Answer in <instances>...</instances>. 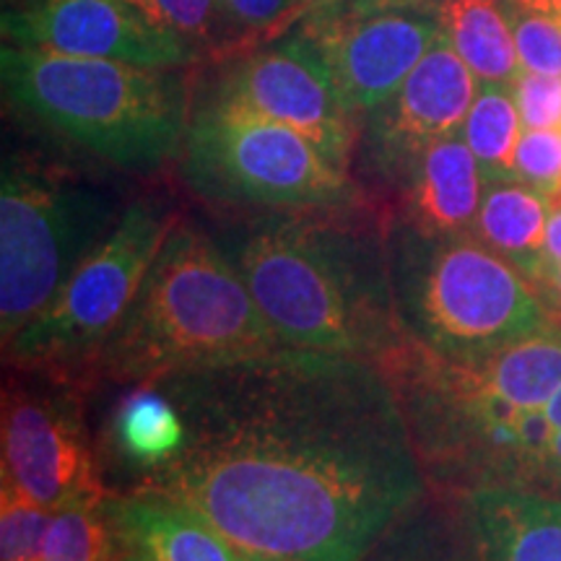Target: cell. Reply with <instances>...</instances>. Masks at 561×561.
Listing matches in <instances>:
<instances>
[{
  "mask_svg": "<svg viewBox=\"0 0 561 561\" xmlns=\"http://www.w3.org/2000/svg\"><path fill=\"white\" fill-rule=\"evenodd\" d=\"M185 442L138 476L257 559L359 561L424 500L426 473L380 364L280 346L153 385Z\"/></svg>",
  "mask_w": 561,
  "mask_h": 561,
  "instance_id": "obj_1",
  "label": "cell"
},
{
  "mask_svg": "<svg viewBox=\"0 0 561 561\" xmlns=\"http://www.w3.org/2000/svg\"><path fill=\"white\" fill-rule=\"evenodd\" d=\"M280 346L382 364L405 348L388 231L362 206L265 210L216 237Z\"/></svg>",
  "mask_w": 561,
  "mask_h": 561,
  "instance_id": "obj_2",
  "label": "cell"
},
{
  "mask_svg": "<svg viewBox=\"0 0 561 561\" xmlns=\"http://www.w3.org/2000/svg\"><path fill=\"white\" fill-rule=\"evenodd\" d=\"M276 348L278 335L219 240L174 221L136 299L96 356L94 380L146 388Z\"/></svg>",
  "mask_w": 561,
  "mask_h": 561,
  "instance_id": "obj_3",
  "label": "cell"
},
{
  "mask_svg": "<svg viewBox=\"0 0 561 561\" xmlns=\"http://www.w3.org/2000/svg\"><path fill=\"white\" fill-rule=\"evenodd\" d=\"M0 76L13 107L112 167L159 170L185 146L193 110L180 70L3 45Z\"/></svg>",
  "mask_w": 561,
  "mask_h": 561,
  "instance_id": "obj_4",
  "label": "cell"
},
{
  "mask_svg": "<svg viewBox=\"0 0 561 561\" xmlns=\"http://www.w3.org/2000/svg\"><path fill=\"white\" fill-rule=\"evenodd\" d=\"M398 325L413 346L471 364L551 325L533 280L466 234H424L396 221L388 231Z\"/></svg>",
  "mask_w": 561,
  "mask_h": 561,
  "instance_id": "obj_5",
  "label": "cell"
},
{
  "mask_svg": "<svg viewBox=\"0 0 561 561\" xmlns=\"http://www.w3.org/2000/svg\"><path fill=\"white\" fill-rule=\"evenodd\" d=\"M182 174L203 198L265 210L362 206V191L312 140L214 91L193 110Z\"/></svg>",
  "mask_w": 561,
  "mask_h": 561,
  "instance_id": "obj_6",
  "label": "cell"
},
{
  "mask_svg": "<svg viewBox=\"0 0 561 561\" xmlns=\"http://www.w3.org/2000/svg\"><path fill=\"white\" fill-rule=\"evenodd\" d=\"M174 221L164 201L128 203L50 305L5 343V359L19 371L79 385L94 380L96 356L136 299Z\"/></svg>",
  "mask_w": 561,
  "mask_h": 561,
  "instance_id": "obj_7",
  "label": "cell"
},
{
  "mask_svg": "<svg viewBox=\"0 0 561 561\" xmlns=\"http://www.w3.org/2000/svg\"><path fill=\"white\" fill-rule=\"evenodd\" d=\"M117 219L83 182L19 153L0 180V333L9 343L50 305Z\"/></svg>",
  "mask_w": 561,
  "mask_h": 561,
  "instance_id": "obj_8",
  "label": "cell"
},
{
  "mask_svg": "<svg viewBox=\"0 0 561 561\" xmlns=\"http://www.w3.org/2000/svg\"><path fill=\"white\" fill-rule=\"evenodd\" d=\"M442 0H318L297 30L318 47L343 100L367 117L432 50Z\"/></svg>",
  "mask_w": 561,
  "mask_h": 561,
  "instance_id": "obj_9",
  "label": "cell"
},
{
  "mask_svg": "<svg viewBox=\"0 0 561 561\" xmlns=\"http://www.w3.org/2000/svg\"><path fill=\"white\" fill-rule=\"evenodd\" d=\"M3 392V479L45 510L107 494L96 476L79 382L24 371Z\"/></svg>",
  "mask_w": 561,
  "mask_h": 561,
  "instance_id": "obj_10",
  "label": "cell"
},
{
  "mask_svg": "<svg viewBox=\"0 0 561 561\" xmlns=\"http://www.w3.org/2000/svg\"><path fill=\"white\" fill-rule=\"evenodd\" d=\"M216 91L312 140L341 170L362 136V117L343 100L331 68L297 26L231 62Z\"/></svg>",
  "mask_w": 561,
  "mask_h": 561,
  "instance_id": "obj_11",
  "label": "cell"
},
{
  "mask_svg": "<svg viewBox=\"0 0 561 561\" xmlns=\"http://www.w3.org/2000/svg\"><path fill=\"white\" fill-rule=\"evenodd\" d=\"M479 83L442 32L409 79L362 121L371 172L403 187L421 153L462 130Z\"/></svg>",
  "mask_w": 561,
  "mask_h": 561,
  "instance_id": "obj_12",
  "label": "cell"
},
{
  "mask_svg": "<svg viewBox=\"0 0 561 561\" xmlns=\"http://www.w3.org/2000/svg\"><path fill=\"white\" fill-rule=\"evenodd\" d=\"M5 45L180 70L201 58L128 0H19L3 11Z\"/></svg>",
  "mask_w": 561,
  "mask_h": 561,
  "instance_id": "obj_13",
  "label": "cell"
},
{
  "mask_svg": "<svg viewBox=\"0 0 561 561\" xmlns=\"http://www.w3.org/2000/svg\"><path fill=\"white\" fill-rule=\"evenodd\" d=\"M104 512L115 543L112 561H261L161 491H107Z\"/></svg>",
  "mask_w": 561,
  "mask_h": 561,
  "instance_id": "obj_14",
  "label": "cell"
},
{
  "mask_svg": "<svg viewBox=\"0 0 561 561\" xmlns=\"http://www.w3.org/2000/svg\"><path fill=\"white\" fill-rule=\"evenodd\" d=\"M462 525L479 561H561V496L473 489L462 500Z\"/></svg>",
  "mask_w": 561,
  "mask_h": 561,
  "instance_id": "obj_15",
  "label": "cell"
},
{
  "mask_svg": "<svg viewBox=\"0 0 561 561\" xmlns=\"http://www.w3.org/2000/svg\"><path fill=\"white\" fill-rule=\"evenodd\" d=\"M483 180L462 133L430 146L403 182L401 221L424 234H466L479 216Z\"/></svg>",
  "mask_w": 561,
  "mask_h": 561,
  "instance_id": "obj_16",
  "label": "cell"
},
{
  "mask_svg": "<svg viewBox=\"0 0 561 561\" xmlns=\"http://www.w3.org/2000/svg\"><path fill=\"white\" fill-rule=\"evenodd\" d=\"M460 367L468 380L504 403L515 409H543L561 388V325L551 322L481 362Z\"/></svg>",
  "mask_w": 561,
  "mask_h": 561,
  "instance_id": "obj_17",
  "label": "cell"
},
{
  "mask_svg": "<svg viewBox=\"0 0 561 561\" xmlns=\"http://www.w3.org/2000/svg\"><path fill=\"white\" fill-rule=\"evenodd\" d=\"M549 210L551 203L520 180L486 182L473 231L533 280L543 268Z\"/></svg>",
  "mask_w": 561,
  "mask_h": 561,
  "instance_id": "obj_18",
  "label": "cell"
},
{
  "mask_svg": "<svg viewBox=\"0 0 561 561\" xmlns=\"http://www.w3.org/2000/svg\"><path fill=\"white\" fill-rule=\"evenodd\" d=\"M442 32L481 83H512L523 73L500 0H442Z\"/></svg>",
  "mask_w": 561,
  "mask_h": 561,
  "instance_id": "obj_19",
  "label": "cell"
},
{
  "mask_svg": "<svg viewBox=\"0 0 561 561\" xmlns=\"http://www.w3.org/2000/svg\"><path fill=\"white\" fill-rule=\"evenodd\" d=\"M112 442L130 466H138V471L146 473L174 458L185 442V424L172 398L164 390L146 385L133 390L115 409Z\"/></svg>",
  "mask_w": 561,
  "mask_h": 561,
  "instance_id": "obj_20",
  "label": "cell"
},
{
  "mask_svg": "<svg viewBox=\"0 0 561 561\" xmlns=\"http://www.w3.org/2000/svg\"><path fill=\"white\" fill-rule=\"evenodd\" d=\"M460 133L479 161L483 180H517L515 157L523 138V117L510 83H481Z\"/></svg>",
  "mask_w": 561,
  "mask_h": 561,
  "instance_id": "obj_21",
  "label": "cell"
},
{
  "mask_svg": "<svg viewBox=\"0 0 561 561\" xmlns=\"http://www.w3.org/2000/svg\"><path fill=\"white\" fill-rule=\"evenodd\" d=\"M359 561H479L466 525L450 523L445 512L416 507L398 520Z\"/></svg>",
  "mask_w": 561,
  "mask_h": 561,
  "instance_id": "obj_22",
  "label": "cell"
},
{
  "mask_svg": "<svg viewBox=\"0 0 561 561\" xmlns=\"http://www.w3.org/2000/svg\"><path fill=\"white\" fill-rule=\"evenodd\" d=\"M151 24L178 34L195 53H221L244 39L221 0H128Z\"/></svg>",
  "mask_w": 561,
  "mask_h": 561,
  "instance_id": "obj_23",
  "label": "cell"
},
{
  "mask_svg": "<svg viewBox=\"0 0 561 561\" xmlns=\"http://www.w3.org/2000/svg\"><path fill=\"white\" fill-rule=\"evenodd\" d=\"M104 496L70 502L53 512L42 561H112L115 543L104 512Z\"/></svg>",
  "mask_w": 561,
  "mask_h": 561,
  "instance_id": "obj_24",
  "label": "cell"
},
{
  "mask_svg": "<svg viewBox=\"0 0 561 561\" xmlns=\"http://www.w3.org/2000/svg\"><path fill=\"white\" fill-rule=\"evenodd\" d=\"M53 512L3 479L0 486V561H42Z\"/></svg>",
  "mask_w": 561,
  "mask_h": 561,
  "instance_id": "obj_25",
  "label": "cell"
},
{
  "mask_svg": "<svg viewBox=\"0 0 561 561\" xmlns=\"http://www.w3.org/2000/svg\"><path fill=\"white\" fill-rule=\"evenodd\" d=\"M515 37L523 70L541 76H561V16L500 0Z\"/></svg>",
  "mask_w": 561,
  "mask_h": 561,
  "instance_id": "obj_26",
  "label": "cell"
},
{
  "mask_svg": "<svg viewBox=\"0 0 561 561\" xmlns=\"http://www.w3.org/2000/svg\"><path fill=\"white\" fill-rule=\"evenodd\" d=\"M517 180L538 191L546 201L561 198V128L525 130L515 157Z\"/></svg>",
  "mask_w": 561,
  "mask_h": 561,
  "instance_id": "obj_27",
  "label": "cell"
},
{
  "mask_svg": "<svg viewBox=\"0 0 561 561\" xmlns=\"http://www.w3.org/2000/svg\"><path fill=\"white\" fill-rule=\"evenodd\" d=\"M520 110L523 125L528 130L561 128V76H541L523 70L510 83Z\"/></svg>",
  "mask_w": 561,
  "mask_h": 561,
  "instance_id": "obj_28",
  "label": "cell"
},
{
  "mask_svg": "<svg viewBox=\"0 0 561 561\" xmlns=\"http://www.w3.org/2000/svg\"><path fill=\"white\" fill-rule=\"evenodd\" d=\"M231 24L242 32V37L278 30L286 19L310 11L314 0H221Z\"/></svg>",
  "mask_w": 561,
  "mask_h": 561,
  "instance_id": "obj_29",
  "label": "cell"
},
{
  "mask_svg": "<svg viewBox=\"0 0 561 561\" xmlns=\"http://www.w3.org/2000/svg\"><path fill=\"white\" fill-rule=\"evenodd\" d=\"M533 286H536L538 297H541L551 322L561 325V261L546 265V268L536 276V280H533Z\"/></svg>",
  "mask_w": 561,
  "mask_h": 561,
  "instance_id": "obj_30",
  "label": "cell"
},
{
  "mask_svg": "<svg viewBox=\"0 0 561 561\" xmlns=\"http://www.w3.org/2000/svg\"><path fill=\"white\" fill-rule=\"evenodd\" d=\"M541 491L543 494L561 496V426H553L549 445H546L543 468H541Z\"/></svg>",
  "mask_w": 561,
  "mask_h": 561,
  "instance_id": "obj_31",
  "label": "cell"
},
{
  "mask_svg": "<svg viewBox=\"0 0 561 561\" xmlns=\"http://www.w3.org/2000/svg\"><path fill=\"white\" fill-rule=\"evenodd\" d=\"M543 268L561 261V198L551 203L549 224H546V252H543ZM541 268V271H543ZM536 280V278H533Z\"/></svg>",
  "mask_w": 561,
  "mask_h": 561,
  "instance_id": "obj_32",
  "label": "cell"
},
{
  "mask_svg": "<svg viewBox=\"0 0 561 561\" xmlns=\"http://www.w3.org/2000/svg\"><path fill=\"white\" fill-rule=\"evenodd\" d=\"M515 3H523V5H530V9L561 16V0H515Z\"/></svg>",
  "mask_w": 561,
  "mask_h": 561,
  "instance_id": "obj_33",
  "label": "cell"
},
{
  "mask_svg": "<svg viewBox=\"0 0 561 561\" xmlns=\"http://www.w3.org/2000/svg\"><path fill=\"white\" fill-rule=\"evenodd\" d=\"M543 411L553 426H561V388L553 392V398L543 405Z\"/></svg>",
  "mask_w": 561,
  "mask_h": 561,
  "instance_id": "obj_34",
  "label": "cell"
},
{
  "mask_svg": "<svg viewBox=\"0 0 561 561\" xmlns=\"http://www.w3.org/2000/svg\"><path fill=\"white\" fill-rule=\"evenodd\" d=\"M11 3H16V0H5V5H11Z\"/></svg>",
  "mask_w": 561,
  "mask_h": 561,
  "instance_id": "obj_35",
  "label": "cell"
},
{
  "mask_svg": "<svg viewBox=\"0 0 561 561\" xmlns=\"http://www.w3.org/2000/svg\"><path fill=\"white\" fill-rule=\"evenodd\" d=\"M261 561H273V559H261Z\"/></svg>",
  "mask_w": 561,
  "mask_h": 561,
  "instance_id": "obj_36",
  "label": "cell"
}]
</instances>
